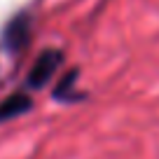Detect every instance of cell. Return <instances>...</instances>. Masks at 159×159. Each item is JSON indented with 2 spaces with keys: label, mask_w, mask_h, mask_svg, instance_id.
Instances as JSON below:
<instances>
[{
  "label": "cell",
  "mask_w": 159,
  "mask_h": 159,
  "mask_svg": "<svg viewBox=\"0 0 159 159\" xmlns=\"http://www.w3.org/2000/svg\"><path fill=\"white\" fill-rule=\"evenodd\" d=\"M33 108V98L24 91H14L12 96H7L0 103V122H10L14 117H21Z\"/></svg>",
  "instance_id": "obj_3"
},
{
  "label": "cell",
  "mask_w": 159,
  "mask_h": 159,
  "mask_svg": "<svg viewBox=\"0 0 159 159\" xmlns=\"http://www.w3.org/2000/svg\"><path fill=\"white\" fill-rule=\"evenodd\" d=\"M61 63H63V54H61L59 49H45L35 59L33 68H30V73H28V87L40 89L42 84H47V82L54 77V73L59 70Z\"/></svg>",
  "instance_id": "obj_1"
},
{
  "label": "cell",
  "mask_w": 159,
  "mask_h": 159,
  "mask_svg": "<svg viewBox=\"0 0 159 159\" xmlns=\"http://www.w3.org/2000/svg\"><path fill=\"white\" fill-rule=\"evenodd\" d=\"M30 38V19L26 14L16 16L14 21H10V26L5 28V47L10 52H21L26 49Z\"/></svg>",
  "instance_id": "obj_2"
},
{
  "label": "cell",
  "mask_w": 159,
  "mask_h": 159,
  "mask_svg": "<svg viewBox=\"0 0 159 159\" xmlns=\"http://www.w3.org/2000/svg\"><path fill=\"white\" fill-rule=\"evenodd\" d=\"M75 80H77V70H70L66 77H61L59 87L54 89L56 98H61V101H77V98H82L80 91H75Z\"/></svg>",
  "instance_id": "obj_4"
}]
</instances>
